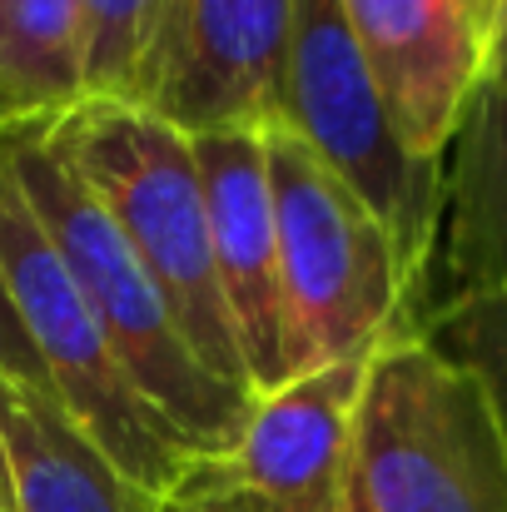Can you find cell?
I'll return each mask as SVG.
<instances>
[{
  "instance_id": "1",
  "label": "cell",
  "mask_w": 507,
  "mask_h": 512,
  "mask_svg": "<svg viewBox=\"0 0 507 512\" xmlns=\"http://www.w3.org/2000/svg\"><path fill=\"white\" fill-rule=\"evenodd\" d=\"M0 160L15 189L25 194V204L35 209L40 229L50 234L55 254L65 259L70 279L80 284L130 383L199 458L224 453L239 438L254 398L224 383L194 353L155 274L125 244V234L115 229L105 204L85 189V179L50 145V125L0 130Z\"/></svg>"
},
{
  "instance_id": "2",
  "label": "cell",
  "mask_w": 507,
  "mask_h": 512,
  "mask_svg": "<svg viewBox=\"0 0 507 512\" xmlns=\"http://www.w3.org/2000/svg\"><path fill=\"white\" fill-rule=\"evenodd\" d=\"M338 498L343 512H507L503 423L418 324L368 358Z\"/></svg>"
},
{
  "instance_id": "3",
  "label": "cell",
  "mask_w": 507,
  "mask_h": 512,
  "mask_svg": "<svg viewBox=\"0 0 507 512\" xmlns=\"http://www.w3.org/2000/svg\"><path fill=\"white\" fill-rule=\"evenodd\" d=\"M50 145L85 179L125 244L155 274L194 353L224 383L254 398L214 274L194 140L135 100H80L70 115L50 120Z\"/></svg>"
},
{
  "instance_id": "4",
  "label": "cell",
  "mask_w": 507,
  "mask_h": 512,
  "mask_svg": "<svg viewBox=\"0 0 507 512\" xmlns=\"http://www.w3.org/2000/svg\"><path fill=\"white\" fill-rule=\"evenodd\" d=\"M264 145L279 214L284 373H314L418 324V294L383 219L284 125H269Z\"/></svg>"
},
{
  "instance_id": "5",
  "label": "cell",
  "mask_w": 507,
  "mask_h": 512,
  "mask_svg": "<svg viewBox=\"0 0 507 512\" xmlns=\"http://www.w3.org/2000/svg\"><path fill=\"white\" fill-rule=\"evenodd\" d=\"M279 125L299 135L383 219L423 319L443 224V165L418 160L403 145L338 0H294Z\"/></svg>"
},
{
  "instance_id": "6",
  "label": "cell",
  "mask_w": 507,
  "mask_h": 512,
  "mask_svg": "<svg viewBox=\"0 0 507 512\" xmlns=\"http://www.w3.org/2000/svg\"><path fill=\"white\" fill-rule=\"evenodd\" d=\"M0 279L65 418L145 493L165 503L199 453L150 408L90 314L80 284L0 160Z\"/></svg>"
},
{
  "instance_id": "7",
  "label": "cell",
  "mask_w": 507,
  "mask_h": 512,
  "mask_svg": "<svg viewBox=\"0 0 507 512\" xmlns=\"http://www.w3.org/2000/svg\"><path fill=\"white\" fill-rule=\"evenodd\" d=\"M289 25L294 0H169L130 100L184 135L269 130L284 110Z\"/></svg>"
},
{
  "instance_id": "8",
  "label": "cell",
  "mask_w": 507,
  "mask_h": 512,
  "mask_svg": "<svg viewBox=\"0 0 507 512\" xmlns=\"http://www.w3.org/2000/svg\"><path fill=\"white\" fill-rule=\"evenodd\" d=\"M388 115L418 160L448 155L483 85L498 0H338Z\"/></svg>"
},
{
  "instance_id": "9",
  "label": "cell",
  "mask_w": 507,
  "mask_h": 512,
  "mask_svg": "<svg viewBox=\"0 0 507 512\" xmlns=\"http://www.w3.org/2000/svg\"><path fill=\"white\" fill-rule=\"evenodd\" d=\"M204 179L209 249L244 373L254 398L279 388L284 373V294H279V214L264 130H204L189 135Z\"/></svg>"
},
{
  "instance_id": "10",
  "label": "cell",
  "mask_w": 507,
  "mask_h": 512,
  "mask_svg": "<svg viewBox=\"0 0 507 512\" xmlns=\"http://www.w3.org/2000/svg\"><path fill=\"white\" fill-rule=\"evenodd\" d=\"M368 358L373 348L259 393L239 438L204 468L269 503H343V458Z\"/></svg>"
},
{
  "instance_id": "11",
  "label": "cell",
  "mask_w": 507,
  "mask_h": 512,
  "mask_svg": "<svg viewBox=\"0 0 507 512\" xmlns=\"http://www.w3.org/2000/svg\"><path fill=\"white\" fill-rule=\"evenodd\" d=\"M443 160V224L433 254L443 289L433 304L507 294V95L498 85H478Z\"/></svg>"
},
{
  "instance_id": "12",
  "label": "cell",
  "mask_w": 507,
  "mask_h": 512,
  "mask_svg": "<svg viewBox=\"0 0 507 512\" xmlns=\"http://www.w3.org/2000/svg\"><path fill=\"white\" fill-rule=\"evenodd\" d=\"M0 453L15 512H160V498L130 483L55 398L0 378Z\"/></svg>"
},
{
  "instance_id": "13",
  "label": "cell",
  "mask_w": 507,
  "mask_h": 512,
  "mask_svg": "<svg viewBox=\"0 0 507 512\" xmlns=\"http://www.w3.org/2000/svg\"><path fill=\"white\" fill-rule=\"evenodd\" d=\"M85 100V5L0 0V130L50 125Z\"/></svg>"
},
{
  "instance_id": "14",
  "label": "cell",
  "mask_w": 507,
  "mask_h": 512,
  "mask_svg": "<svg viewBox=\"0 0 507 512\" xmlns=\"http://www.w3.org/2000/svg\"><path fill=\"white\" fill-rule=\"evenodd\" d=\"M80 5H85V100H130L169 0H80Z\"/></svg>"
},
{
  "instance_id": "15",
  "label": "cell",
  "mask_w": 507,
  "mask_h": 512,
  "mask_svg": "<svg viewBox=\"0 0 507 512\" xmlns=\"http://www.w3.org/2000/svg\"><path fill=\"white\" fill-rule=\"evenodd\" d=\"M418 329L483 383V393H488V403L507 433V294L433 304L418 319Z\"/></svg>"
},
{
  "instance_id": "16",
  "label": "cell",
  "mask_w": 507,
  "mask_h": 512,
  "mask_svg": "<svg viewBox=\"0 0 507 512\" xmlns=\"http://www.w3.org/2000/svg\"><path fill=\"white\" fill-rule=\"evenodd\" d=\"M160 512H343V503H269V498H254V493H239L229 488L224 478H214L204 468V458L174 483Z\"/></svg>"
},
{
  "instance_id": "17",
  "label": "cell",
  "mask_w": 507,
  "mask_h": 512,
  "mask_svg": "<svg viewBox=\"0 0 507 512\" xmlns=\"http://www.w3.org/2000/svg\"><path fill=\"white\" fill-rule=\"evenodd\" d=\"M0 378L25 383V388H35V393L50 398L45 368H40L35 348H30L25 329H20V319H15V304H10V294H5V279H0Z\"/></svg>"
},
{
  "instance_id": "18",
  "label": "cell",
  "mask_w": 507,
  "mask_h": 512,
  "mask_svg": "<svg viewBox=\"0 0 507 512\" xmlns=\"http://www.w3.org/2000/svg\"><path fill=\"white\" fill-rule=\"evenodd\" d=\"M483 80L498 85L507 95V0H498L493 25H488V60H483Z\"/></svg>"
},
{
  "instance_id": "19",
  "label": "cell",
  "mask_w": 507,
  "mask_h": 512,
  "mask_svg": "<svg viewBox=\"0 0 507 512\" xmlns=\"http://www.w3.org/2000/svg\"><path fill=\"white\" fill-rule=\"evenodd\" d=\"M0 512H15V498H10V473H5V453H0Z\"/></svg>"
}]
</instances>
